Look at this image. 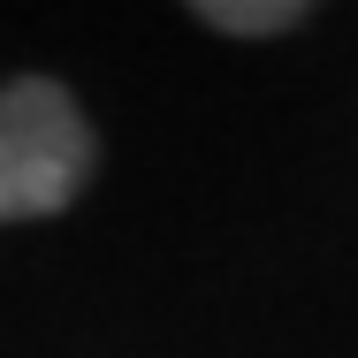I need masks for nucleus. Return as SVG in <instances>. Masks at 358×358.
Listing matches in <instances>:
<instances>
[{
    "label": "nucleus",
    "mask_w": 358,
    "mask_h": 358,
    "mask_svg": "<svg viewBox=\"0 0 358 358\" xmlns=\"http://www.w3.org/2000/svg\"><path fill=\"white\" fill-rule=\"evenodd\" d=\"M99 138L69 84L8 76L0 84V221H54L92 183Z\"/></svg>",
    "instance_id": "1"
},
{
    "label": "nucleus",
    "mask_w": 358,
    "mask_h": 358,
    "mask_svg": "<svg viewBox=\"0 0 358 358\" xmlns=\"http://www.w3.org/2000/svg\"><path fill=\"white\" fill-rule=\"evenodd\" d=\"M199 23L229 38H275L305 23V0H199Z\"/></svg>",
    "instance_id": "2"
}]
</instances>
